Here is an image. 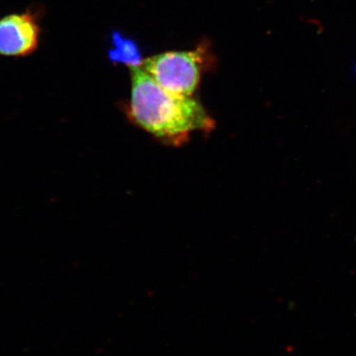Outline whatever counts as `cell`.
Returning a JSON list of instances; mask_svg holds the SVG:
<instances>
[{
  "instance_id": "obj_1",
  "label": "cell",
  "mask_w": 356,
  "mask_h": 356,
  "mask_svg": "<svg viewBox=\"0 0 356 356\" xmlns=\"http://www.w3.org/2000/svg\"><path fill=\"white\" fill-rule=\"evenodd\" d=\"M129 70L128 114L136 125L172 146L184 144L193 133H209L214 129L212 117L198 100L165 90L140 67Z\"/></svg>"
},
{
  "instance_id": "obj_2",
  "label": "cell",
  "mask_w": 356,
  "mask_h": 356,
  "mask_svg": "<svg viewBox=\"0 0 356 356\" xmlns=\"http://www.w3.org/2000/svg\"><path fill=\"white\" fill-rule=\"evenodd\" d=\"M203 65L204 53L197 49L165 51L143 60L140 67L165 90L192 96L200 81Z\"/></svg>"
},
{
  "instance_id": "obj_3",
  "label": "cell",
  "mask_w": 356,
  "mask_h": 356,
  "mask_svg": "<svg viewBox=\"0 0 356 356\" xmlns=\"http://www.w3.org/2000/svg\"><path fill=\"white\" fill-rule=\"evenodd\" d=\"M38 14L31 10L13 13L0 18V56L24 58L31 56L41 42Z\"/></svg>"
},
{
  "instance_id": "obj_4",
  "label": "cell",
  "mask_w": 356,
  "mask_h": 356,
  "mask_svg": "<svg viewBox=\"0 0 356 356\" xmlns=\"http://www.w3.org/2000/svg\"><path fill=\"white\" fill-rule=\"evenodd\" d=\"M108 55L112 62L128 65V67H140L143 63L142 51L135 40L124 37L118 32L112 34V48Z\"/></svg>"
},
{
  "instance_id": "obj_5",
  "label": "cell",
  "mask_w": 356,
  "mask_h": 356,
  "mask_svg": "<svg viewBox=\"0 0 356 356\" xmlns=\"http://www.w3.org/2000/svg\"><path fill=\"white\" fill-rule=\"evenodd\" d=\"M355 70H356V67H355Z\"/></svg>"
}]
</instances>
